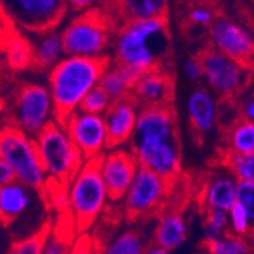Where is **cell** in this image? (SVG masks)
<instances>
[{
	"label": "cell",
	"instance_id": "6da1fadb",
	"mask_svg": "<svg viewBox=\"0 0 254 254\" xmlns=\"http://www.w3.org/2000/svg\"><path fill=\"white\" fill-rule=\"evenodd\" d=\"M110 65V57H65L52 68L48 87L55 104L58 122H64L79 110L84 98L99 85L102 75Z\"/></svg>",
	"mask_w": 254,
	"mask_h": 254
},
{
	"label": "cell",
	"instance_id": "7a4b0ae2",
	"mask_svg": "<svg viewBox=\"0 0 254 254\" xmlns=\"http://www.w3.org/2000/svg\"><path fill=\"white\" fill-rule=\"evenodd\" d=\"M168 49V17L125 21L113 40L116 64L131 65L145 73L160 68V60Z\"/></svg>",
	"mask_w": 254,
	"mask_h": 254
},
{
	"label": "cell",
	"instance_id": "3957f363",
	"mask_svg": "<svg viewBox=\"0 0 254 254\" xmlns=\"http://www.w3.org/2000/svg\"><path fill=\"white\" fill-rule=\"evenodd\" d=\"M48 207V199L41 190H34L18 181L0 186V215L3 225L11 230L12 242L20 241L21 227L28 228L29 236H34L51 225Z\"/></svg>",
	"mask_w": 254,
	"mask_h": 254
},
{
	"label": "cell",
	"instance_id": "277c9868",
	"mask_svg": "<svg viewBox=\"0 0 254 254\" xmlns=\"http://www.w3.org/2000/svg\"><path fill=\"white\" fill-rule=\"evenodd\" d=\"M67 189L76 233H87V230L99 219L110 201L101 174L99 157L87 160L73 180L67 184Z\"/></svg>",
	"mask_w": 254,
	"mask_h": 254
},
{
	"label": "cell",
	"instance_id": "5b68a950",
	"mask_svg": "<svg viewBox=\"0 0 254 254\" xmlns=\"http://www.w3.org/2000/svg\"><path fill=\"white\" fill-rule=\"evenodd\" d=\"M6 108L8 124L32 138L58 121L49 87L37 82L18 85L11 93Z\"/></svg>",
	"mask_w": 254,
	"mask_h": 254
},
{
	"label": "cell",
	"instance_id": "8992f818",
	"mask_svg": "<svg viewBox=\"0 0 254 254\" xmlns=\"http://www.w3.org/2000/svg\"><path fill=\"white\" fill-rule=\"evenodd\" d=\"M34 140L44 172L52 181L68 184L87 161L58 121L43 129Z\"/></svg>",
	"mask_w": 254,
	"mask_h": 254
},
{
	"label": "cell",
	"instance_id": "52a82bcc",
	"mask_svg": "<svg viewBox=\"0 0 254 254\" xmlns=\"http://www.w3.org/2000/svg\"><path fill=\"white\" fill-rule=\"evenodd\" d=\"M61 37L65 57L104 58L111 41L110 23L99 9H88L68 21Z\"/></svg>",
	"mask_w": 254,
	"mask_h": 254
},
{
	"label": "cell",
	"instance_id": "ba28073f",
	"mask_svg": "<svg viewBox=\"0 0 254 254\" xmlns=\"http://www.w3.org/2000/svg\"><path fill=\"white\" fill-rule=\"evenodd\" d=\"M0 160L14 169L18 183L34 190H44L49 178L41 165L35 140L9 124L3 127L0 135Z\"/></svg>",
	"mask_w": 254,
	"mask_h": 254
},
{
	"label": "cell",
	"instance_id": "9c48e42d",
	"mask_svg": "<svg viewBox=\"0 0 254 254\" xmlns=\"http://www.w3.org/2000/svg\"><path fill=\"white\" fill-rule=\"evenodd\" d=\"M2 8L12 26L38 35L57 29L68 11V3L61 0H3Z\"/></svg>",
	"mask_w": 254,
	"mask_h": 254
},
{
	"label": "cell",
	"instance_id": "30bf717a",
	"mask_svg": "<svg viewBox=\"0 0 254 254\" xmlns=\"http://www.w3.org/2000/svg\"><path fill=\"white\" fill-rule=\"evenodd\" d=\"M201 60L204 67L202 79L207 88L219 98L228 99L241 95L251 82V67L228 58L212 48L202 52Z\"/></svg>",
	"mask_w": 254,
	"mask_h": 254
},
{
	"label": "cell",
	"instance_id": "8fae6325",
	"mask_svg": "<svg viewBox=\"0 0 254 254\" xmlns=\"http://www.w3.org/2000/svg\"><path fill=\"white\" fill-rule=\"evenodd\" d=\"M212 49L253 68L254 32L242 21L228 15H218L209 28Z\"/></svg>",
	"mask_w": 254,
	"mask_h": 254
},
{
	"label": "cell",
	"instance_id": "7c38bea8",
	"mask_svg": "<svg viewBox=\"0 0 254 254\" xmlns=\"http://www.w3.org/2000/svg\"><path fill=\"white\" fill-rule=\"evenodd\" d=\"M131 151L140 168H145L168 181L175 180L181 172L180 138H142L132 137Z\"/></svg>",
	"mask_w": 254,
	"mask_h": 254
},
{
	"label": "cell",
	"instance_id": "4fadbf2b",
	"mask_svg": "<svg viewBox=\"0 0 254 254\" xmlns=\"http://www.w3.org/2000/svg\"><path fill=\"white\" fill-rule=\"evenodd\" d=\"M168 180L140 168L129 190L122 199L125 215L129 219H138L155 213L168 195Z\"/></svg>",
	"mask_w": 254,
	"mask_h": 254
},
{
	"label": "cell",
	"instance_id": "5bb4252c",
	"mask_svg": "<svg viewBox=\"0 0 254 254\" xmlns=\"http://www.w3.org/2000/svg\"><path fill=\"white\" fill-rule=\"evenodd\" d=\"M99 165L110 201H122L140 169L135 155L131 149L111 148L99 157Z\"/></svg>",
	"mask_w": 254,
	"mask_h": 254
},
{
	"label": "cell",
	"instance_id": "9a60e30c",
	"mask_svg": "<svg viewBox=\"0 0 254 254\" xmlns=\"http://www.w3.org/2000/svg\"><path fill=\"white\" fill-rule=\"evenodd\" d=\"M61 124L85 160L101 157L108 151V131L104 116L78 110Z\"/></svg>",
	"mask_w": 254,
	"mask_h": 254
},
{
	"label": "cell",
	"instance_id": "2e32d148",
	"mask_svg": "<svg viewBox=\"0 0 254 254\" xmlns=\"http://www.w3.org/2000/svg\"><path fill=\"white\" fill-rule=\"evenodd\" d=\"M138 114H140V105L132 99V96L113 102L104 116L108 131V149L119 148L132 140Z\"/></svg>",
	"mask_w": 254,
	"mask_h": 254
},
{
	"label": "cell",
	"instance_id": "e0dca14e",
	"mask_svg": "<svg viewBox=\"0 0 254 254\" xmlns=\"http://www.w3.org/2000/svg\"><path fill=\"white\" fill-rule=\"evenodd\" d=\"M238 178L225 165L215 169L205 180L202 189V205L207 210L227 212L236 204Z\"/></svg>",
	"mask_w": 254,
	"mask_h": 254
},
{
	"label": "cell",
	"instance_id": "ac0fdd59",
	"mask_svg": "<svg viewBox=\"0 0 254 254\" xmlns=\"http://www.w3.org/2000/svg\"><path fill=\"white\" fill-rule=\"evenodd\" d=\"M132 99L143 107H160L172 105L174 96V78L165 68H155L146 72L143 78L131 91Z\"/></svg>",
	"mask_w": 254,
	"mask_h": 254
},
{
	"label": "cell",
	"instance_id": "d6986e66",
	"mask_svg": "<svg viewBox=\"0 0 254 254\" xmlns=\"http://www.w3.org/2000/svg\"><path fill=\"white\" fill-rule=\"evenodd\" d=\"M186 113L193 131L205 135L212 132L218 124V101L209 88L198 87L190 91L186 102Z\"/></svg>",
	"mask_w": 254,
	"mask_h": 254
},
{
	"label": "cell",
	"instance_id": "ffe728a7",
	"mask_svg": "<svg viewBox=\"0 0 254 254\" xmlns=\"http://www.w3.org/2000/svg\"><path fill=\"white\" fill-rule=\"evenodd\" d=\"M188 222L184 215L178 210H165L152 228V244L175 251L188 241Z\"/></svg>",
	"mask_w": 254,
	"mask_h": 254
},
{
	"label": "cell",
	"instance_id": "44dd1931",
	"mask_svg": "<svg viewBox=\"0 0 254 254\" xmlns=\"http://www.w3.org/2000/svg\"><path fill=\"white\" fill-rule=\"evenodd\" d=\"M34 46V67L43 68V70H52V68L65 58L64 43L61 32L49 31L44 34H38Z\"/></svg>",
	"mask_w": 254,
	"mask_h": 254
},
{
	"label": "cell",
	"instance_id": "7402d4cb",
	"mask_svg": "<svg viewBox=\"0 0 254 254\" xmlns=\"http://www.w3.org/2000/svg\"><path fill=\"white\" fill-rule=\"evenodd\" d=\"M5 43V58L11 70H23L29 65H34V46L20 31L14 29L6 35Z\"/></svg>",
	"mask_w": 254,
	"mask_h": 254
},
{
	"label": "cell",
	"instance_id": "603a6c76",
	"mask_svg": "<svg viewBox=\"0 0 254 254\" xmlns=\"http://www.w3.org/2000/svg\"><path fill=\"white\" fill-rule=\"evenodd\" d=\"M149 245L140 228H127L108 241L99 254H145Z\"/></svg>",
	"mask_w": 254,
	"mask_h": 254
},
{
	"label": "cell",
	"instance_id": "cb8c5ba5",
	"mask_svg": "<svg viewBox=\"0 0 254 254\" xmlns=\"http://www.w3.org/2000/svg\"><path fill=\"white\" fill-rule=\"evenodd\" d=\"M225 148L228 154L247 155L254 152V124L245 119L236 121L227 129Z\"/></svg>",
	"mask_w": 254,
	"mask_h": 254
},
{
	"label": "cell",
	"instance_id": "d4e9b609",
	"mask_svg": "<svg viewBox=\"0 0 254 254\" xmlns=\"http://www.w3.org/2000/svg\"><path fill=\"white\" fill-rule=\"evenodd\" d=\"M127 21L152 20L168 17V2L165 0H125L119 5Z\"/></svg>",
	"mask_w": 254,
	"mask_h": 254
},
{
	"label": "cell",
	"instance_id": "484cf974",
	"mask_svg": "<svg viewBox=\"0 0 254 254\" xmlns=\"http://www.w3.org/2000/svg\"><path fill=\"white\" fill-rule=\"evenodd\" d=\"M43 192H44L46 199H48L49 207H52V209L57 212L58 219L72 216V213H70V196H68L67 184L49 180Z\"/></svg>",
	"mask_w": 254,
	"mask_h": 254
},
{
	"label": "cell",
	"instance_id": "4316f807",
	"mask_svg": "<svg viewBox=\"0 0 254 254\" xmlns=\"http://www.w3.org/2000/svg\"><path fill=\"white\" fill-rule=\"evenodd\" d=\"M230 233L228 230V213L222 210H207L202 224L204 244L215 242Z\"/></svg>",
	"mask_w": 254,
	"mask_h": 254
},
{
	"label": "cell",
	"instance_id": "83f0119b",
	"mask_svg": "<svg viewBox=\"0 0 254 254\" xmlns=\"http://www.w3.org/2000/svg\"><path fill=\"white\" fill-rule=\"evenodd\" d=\"M99 87L111 98L113 102L131 96V88L127 85V82L124 81V78L121 76L114 64H111L102 75L99 81Z\"/></svg>",
	"mask_w": 254,
	"mask_h": 254
},
{
	"label": "cell",
	"instance_id": "f1b7e54d",
	"mask_svg": "<svg viewBox=\"0 0 254 254\" xmlns=\"http://www.w3.org/2000/svg\"><path fill=\"white\" fill-rule=\"evenodd\" d=\"M207 254H253L251 245L247 238L235 236L232 233L225 235L219 241L204 244Z\"/></svg>",
	"mask_w": 254,
	"mask_h": 254
},
{
	"label": "cell",
	"instance_id": "f546056e",
	"mask_svg": "<svg viewBox=\"0 0 254 254\" xmlns=\"http://www.w3.org/2000/svg\"><path fill=\"white\" fill-rule=\"evenodd\" d=\"M224 165L235 174L238 181L254 183V152L247 155L225 152Z\"/></svg>",
	"mask_w": 254,
	"mask_h": 254
},
{
	"label": "cell",
	"instance_id": "4dcf8cb0",
	"mask_svg": "<svg viewBox=\"0 0 254 254\" xmlns=\"http://www.w3.org/2000/svg\"><path fill=\"white\" fill-rule=\"evenodd\" d=\"M113 105L111 98L98 85L84 98L79 110L88 114H98V116H105L110 107Z\"/></svg>",
	"mask_w": 254,
	"mask_h": 254
},
{
	"label": "cell",
	"instance_id": "1f68e13d",
	"mask_svg": "<svg viewBox=\"0 0 254 254\" xmlns=\"http://www.w3.org/2000/svg\"><path fill=\"white\" fill-rule=\"evenodd\" d=\"M51 227H52V224L46 227L43 232H40L28 239L11 242L6 254H43L44 242L51 232Z\"/></svg>",
	"mask_w": 254,
	"mask_h": 254
},
{
	"label": "cell",
	"instance_id": "d6a6232c",
	"mask_svg": "<svg viewBox=\"0 0 254 254\" xmlns=\"http://www.w3.org/2000/svg\"><path fill=\"white\" fill-rule=\"evenodd\" d=\"M228 230L232 235L241 238H247L251 233H254V227L250 221L248 213L238 202L228 210Z\"/></svg>",
	"mask_w": 254,
	"mask_h": 254
},
{
	"label": "cell",
	"instance_id": "836d02e7",
	"mask_svg": "<svg viewBox=\"0 0 254 254\" xmlns=\"http://www.w3.org/2000/svg\"><path fill=\"white\" fill-rule=\"evenodd\" d=\"M216 12L213 8H210L209 5H193L192 8H189L188 11V21L192 26H199V28H205V26H212L213 21L216 20Z\"/></svg>",
	"mask_w": 254,
	"mask_h": 254
},
{
	"label": "cell",
	"instance_id": "e575fe53",
	"mask_svg": "<svg viewBox=\"0 0 254 254\" xmlns=\"http://www.w3.org/2000/svg\"><path fill=\"white\" fill-rule=\"evenodd\" d=\"M236 202L245 209L254 227V183H248V181L238 183Z\"/></svg>",
	"mask_w": 254,
	"mask_h": 254
},
{
	"label": "cell",
	"instance_id": "d590c367",
	"mask_svg": "<svg viewBox=\"0 0 254 254\" xmlns=\"http://www.w3.org/2000/svg\"><path fill=\"white\" fill-rule=\"evenodd\" d=\"M183 73L186 75V78L189 81H199L204 76V67H202V60L201 57L192 55L189 58L184 60L183 63Z\"/></svg>",
	"mask_w": 254,
	"mask_h": 254
},
{
	"label": "cell",
	"instance_id": "8d00e7d4",
	"mask_svg": "<svg viewBox=\"0 0 254 254\" xmlns=\"http://www.w3.org/2000/svg\"><path fill=\"white\" fill-rule=\"evenodd\" d=\"M70 254H98L96 241H93L88 233H81L75 238Z\"/></svg>",
	"mask_w": 254,
	"mask_h": 254
},
{
	"label": "cell",
	"instance_id": "74e56055",
	"mask_svg": "<svg viewBox=\"0 0 254 254\" xmlns=\"http://www.w3.org/2000/svg\"><path fill=\"white\" fill-rule=\"evenodd\" d=\"M114 65H116L118 72L121 73V76L124 78V81L127 82V85L131 88V91L134 90V87L138 84V81H140L145 75V72L138 70V68L135 67H131V65H125V64H116L114 63Z\"/></svg>",
	"mask_w": 254,
	"mask_h": 254
},
{
	"label": "cell",
	"instance_id": "f35d334b",
	"mask_svg": "<svg viewBox=\"0 0 254 254\" xmlns=\"http://www.w3.org/2000/svg\"><path fill=\"white\" fill-rule=\"evenodd\" d=\"M253 88V93H245L242 91V102H241V113H242V119L253 122L254 124V84H250ZM239 95V96H241Z\"/></svg>",
	"mask_w": 254,
	"mask_h": 254
},
{
	"label": "cell",
	"instance_id": "ab89813d",
	"mask_svg": "<svg viewBox=\"0 0 254 254\" xmlns=\"http://www.w3.org/2000/svg\"><path fill=\"white\" fill-rule=\"evenodd\" d=\"M17 181V175L14 172V169L6 163V161L0 160V186H6V184H11Z\"/></svg>",
	"mask_w": 254,
	"mask_h": 254
},
{
	"label": "cell",
	"instance_id": "60d3db41",
	"mask_svg": "<svg viewBox=\"0 0 254 254\" xmlns=\"http://www.w3.org/2000/svg\"><path fill=\"white\" fill-rule=\"evenodd\" d=\"M90 6H93V2H90V0H73V2L68 3V8L76 9V11H82V12L91 9Z\"/></svg>",
	"mask_w": 254,
	"mask_h": 254
},
{
	"label": "cell",
	"instance_id": "b9f144b4",
	"mask_svg": "<svg viewBox=\"0 0 254 254\" xmlns=\"http://www.w3.org/2000/svg\"><path fill=\"white\" fill-rule=\"evenodd\" d=\"M145 254H172V251L161 248V247H158V245H155V244H151V245L146 248Z\"/></svg>",
	"mask_w": 254,
	"mask_h": 254
}]
</instances>
